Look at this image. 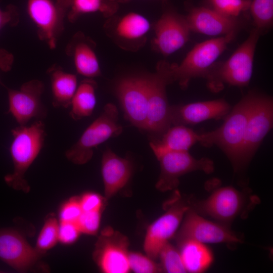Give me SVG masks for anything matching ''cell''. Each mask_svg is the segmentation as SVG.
Returning <instances> with one entry per match:
<instances>
[{
    "label": "cell",
    "mask_w": 273,
    "mask_h": 273,
    "mask_svg": "<svg viewBox=\"0 0 273 273\" xmlns=\"http://www.w3.org/2000/svg\"><path fill=\"white\" fill-rule=\"evenodd\" d=\"M13 140L10 151L14 165L12 173L5 177L6 183L16 190L27 191L29 186L24 174L39 154L47 135L42 120L31 125H19L11 130Z\"/></svg>",
    "instance_id": "1"
},
{
    "label": "cell",
    "mask_w": 273,
    "mask_h": 273,
    "mask_svg": "<svg viewBox=\"0 0 273 273\" xmlns=\"http://www.w3.org/2000/svg\"><path fill=\"white\" fill-rule=\"evenodd\" d=\"M255 92H250L230 111L219 128L200 133V143L205 147L217 146L231 162L234 170H239V156L249 114Z\"/></svg>",
    "instance_id": "2"
},
{
    "label": "cell",
    "mask_w": 273,
    "mask_h": 273,
    "mask_svg": "<svg viewBox=\"0 0 273 273\" xmlns=\"http://www.w3.org/2000/svg\"><path fill=\"white\" fill-rule=\"evenodd\" d=\"M188 200L190 208L197 213L228 225L238 217L246 216L259 202L257 198L249 195L247 191H240L232 186L217 188L202 200Z\"/></svg>",
    "instance_id": "3"
},
{
    "label": "cell",
    "mask_w": 273,
    "mask_h": 273,
    "mask_svg": "<svg viewBox=\"0 0 273 273\" xmlns=\"http://www.w3.org/2000/svg\"><path fill=\"white\" fill-rule=\"evenodd\" d=\"M260 31L252 30L247 38L229 59L218 67H213L206 77L208 86L213 92H219L224 83L230 85L247 86L251 79L255 50Z\"/></svg>",
    "instance_id": "4"
},
{
    "label": "cell",
    "mask_w": 273,
    "mask_h": 273,
    "mask_svg": "<svg viewBox=\"0 0 273 273\" xmlns=\"http://www.w3.org/2000/svg\"><path fill=\"white\" fill-rule=\"evenodd\" d=\"M235 31L196 45L179 65H170L173 81L186 88L190 80L206 77L214 66V63L234 38Z\"/></svg>",
    "instance_id": "5"
},
{
    "label": "cell",
    "mask_w": 273,
    "mask_h": 273,
    "mask_svg": "<svg viewBox=\"0 0 273 273\" xmlns=\"http://www.w3.org/2000/svg\"><path fill=\"white\" fill-rule=\"evenodd\" d=\"M118 111L112 103L107 104L99 116L84 130L79 140L65 152L66 158L76 164L87 163L92 158L94 149L111 138L121 133Z\"/></svg>",
    "instance_id": "6"
},
{
    "label": "cell",
    "mask_w": 273,
    "mask_h": 273,
    "mask_svg": "<svg viewBox=\"0 0 273 273\" xmlns=\"http://www.w3.org/2000/svg\"><path fill=\"white\" fill-rule=\"evenodd\" d=\"M172 82L170 65L165 62L158 64L156 72L148 77L147 130L158 136L171 125L166 88Z\"/></svg>",
    "instance_id": "7"
},
{
    "label": "cell",
    "mask_w": 273,
    "mask_h": 273,
    "mask_svg": "<svg viewBox=\"0 0 273 273\" xmlns=\"http://www.w3.org/2000/svg\"><path fill=\"white\" fill-rule=\"evenodd\" d=\"M165 203V212L148 227L144 242V249L151 259L159 257L162 247L176 233L185 213L190 208L188 199L178 192Z\"/></svg>",
    "instance_id": "8"
},
{
    "label": "cell",
    "mask_w": 273,
    "mask_h": 273,
    "mask_svg": "<svg viewBox=\"0 0 273 273\" xmlns=\"http://www.w3.org/2000/svg\"><path fill=\"white\" fill-rule=\"evenodd\" d=\"M272 124V98L255 93L240 151L239 170L250 161Z\"/></svg>",
    "instance_id": "9"
},
{
    "label": "cell",
    "mask_w": 273,
    "mask_h": 273,
    "mask_svg": "<svg viewBox=\"0 0 273 273\" xmlns=\"http://www.w3.org/2000/svg\"><path fill=\"white\" fill-rule=\"evenodd\" d=\"M184 217L181 228L175 234L177 244L188 240L204 244H234L242 242L229 225L207 220L191 208L187 210Z\"/></svg>",
    "instance_id": "10"
},
{
    "label": "cell",
    "mask_w": 273,
    "mask_h": 273,
    "mask_svg": "<svg viewBox=\"0 0 273 273\" xmlns=\"http://www.w3.org/2000/svg\"><path fill=\"white\" fill-rule=\"evenodd\" d=\"M157 159L160 162V174L156 187L162 192L176 188L179 178L186 173L200 170L210 174L214 170L212 160L206 157L196 159L188 151L167 152Z\"/></svg>",
    "instance_id": "11"
},
{
    "label": "cell",
    "mask_w": 273,
    "mask_h": 273,
    "mask_svg": "<svg viewBox=\"0 0 273 273\" xmlns=\"http://www.w3.org/2000/svg\"><path fill=\"white\" fill-rule=\"evenodd\" d=\"M44 91L43 82L32 79L23 83L18 89L7 88L9 110L19 125H26L32 118L42 120L47 109L41 97Z\"/></svg>",
    "instance_id": "12"
},
{
    "label": "cell",
    "mask_w": 273,
    "mask_h": 273,
    "mask_svg": "<svg viewBox=\"0 0 273 273\" xmlns=\"http://www.w3.org/2000/svg\"><path fill=\"white\" fill-rule=\"evenodd\" d=\"M27 11L39 38L55 49L64 30L65 10L57 0H27Z\"/></svg>",
    "instance_id": "13"
},
{
    "label": "cell",
    "mask_w": 273,
    "mask_h": 273,
    "mask_svg": "<svg viewBox=\"0 0 273 273\" xmlns=\"http://www.w3.org/2000/svg\"><path fill=\"white\" fill-rule=\"evenodd\" d=\"M116 92L126 119L138 128L147 130L148 77L123 78Z\"/></svg>",
    "instance_id": "14"
},
{
    "label": "cell",
    "mask_w": 273,
    "mask_h": 273,
    "mask_svg": "<svg viewBox=\"0 0 273 273\" xmlns=\"http://www.w3.org/2000/svg\"><path fill=\"white\" fill-rule=\"evenodd\" d=\"M128 239L110 228L103 230L97 243L95 259L101 270L106 273L129 271Z\"/></svg>",
    "instance_id": "15"
},
{
    "label": "cell",
    "mask_w": 273,
    "mask_h": 273,
    "mask_svg": "<svg viewBox=\"0 0 273 273\" xmlns=\"http://www.w3.org/2000/svg\"><path fill=\"white\" fill-rule=\"evenodd\" d=\"M155 31V46L160 53L167 56L178 51L187 43L191 30L186 18L168 12L158 20Z\"/></svg>",
    "instance_id": "16"
},
{
    "label": "cell",
    "mask_w": 273,
    "mask_h": 273,
    "mask_svg": "<svg viewBox=\"0 0 273 273\" xmlns=\"http://www.w3.org/2000/svg\"><path fill=\"white\" fill-rule=\"evenodd\" d=\"M40 253L17 231L0 229V259L15 269L28 270L37 261Z\"/></svg>",
    "instance_id": "17"
},
{
    "label": "cell",
    "mask_w": 273,
    "mask_h": 273,
    "mask_svg": "<svg viewBox=\"0 0 273 273\" xmlns=\"http://www.w3.org/2000/svg\"><path fill=\"white\" fill-rule=\"evenodd\" d=\"M231 110V106L223 99L170 106V120L174 125H194L211 119H220Z\"/></svg>",
    "instance_id": "18"
},
{
    "label": "cell",
    "mask_w": 273,
    "mask_h": 273,
    "mask_svg": "<svg viewBox=\"0 0 273 273\" xmlns=\"http://www.w3.org/2000/svg\"><path fill=\"white\" fill-rule=\"evenodd\" d=\"M186 19L191 31L210 36L236 31L239 25L236 17L225 16L204 7L193 9Z\"/></svg>",
    "instance_id": "19"
},
{
    "label": "cell",
    "mask_w": 273,
    "mask_h": 273,
    "mask_svg": "<svg viewBox=\"0 0 273 273\" xmlns=\"http://www.w3.org/2000/svg\"><path fill=\"white\" fill-rule=\"evenodd\" d=\"M132 171L130 161L116 155L110 148L103 153L102 174L106 198L114 196L129 180Z\"/></svg>",
    "instance_id": "20"
},
{
    "label": "cell",
    "mask_w": 273,
    "mask_h": 273,
    "mask_svg": "<svg viewBox=\"0 0 273 273\" xmlns=\"http://www.w3.org/2000/svg\"><path fill=\"white\" fill-rule=\"evenodd\" d=\"M66 52L72 57L78 74L88 78L101 75L99 61L91 41L83 35L76 34L67 45Z\"/></svg>",
    "instance_id": "21"
},
{
    "label": "cell",
    "mask_w": 273,
    "mask_h": 273,
    "mask_svg": "<svg viewBox=\"0 0 273 273\" xmlns=\"http://www.w3.org/2000/svg\"><path fill=\"white\" fill-rule=\"evenodd\" d=\"M200 133L183 125L170 127L160 139L150 142V146L157 159L169 151H188L200 140Z\"/></svg>",
    "instance_id": "22"
},
{
    "label": "cell",
    "mask_w": 273,
    "mask_h": 273,
    "mask_svg": "<svg viewBox=\"0 0 273 273\" xmlns=\"http://www.w3.org/2000/svg\"><path fill=\"white\" fill-rule=\"evenodd\" d=\"M50 78L52 94V105L54 107L68 108L77 87L76 76L64 71L57 64L47 71Z\"/></svg>",
    "instance_id": "23"
},
{
    "label": "cell",
    "mask_w": 273,
    "mask_h": 273,
    "mask_svg": "<svg viewBox=\"0 0 273 273\" xmlns=\"http://www.w3.org/2000/svg\"><path fill=\"white\" fill-rule=\"evenodd\" d=\"M177 245L187 272H202L213 262L212 252L204 243L188 240L179 242Z\"/></svg>",
    "instance_id": "24"
},
{
    "label": "cell",
    "mask_w": 273,
    "mask_h": 273,
    "mask_svg": "<svg viewBox=\"0 0 273 273\" xmlns=\"http://www.w3.org/2000/svg\"><path fill=\"white\" fill-rule=\"evenodd\" d=\"M65 10L66 17L74 22L81 15L100 12L109 16L117 9L115 0H57Z\"/></svg>",
    "instance_id": "25"
},
{
    "label": "cell",
    "mask_w": 273,
    "mask_h": 273,
    "mask_svg": "<svg viewBox=\"0 0 273 273\" xmlns=\"http://www.w3.org/2000/svg\"><path fill=\"white\" fill-rule=\"evenodd\" d=\"M96 82L92 78L81 81L72 99L69 113L74 120H79L90 116L96 104Z\"/></svg>",
    "instance_id": "26"
},
{
    "label": "cell",
    "mask_w": 273,
    "mask_h": 273,
    "mask_svg": "<svg viewBox=\"0 0 273 273\" xmlns=\"http://www.w3.org/2000/svg\"><path fill=\"white\" fill-rule=\"evenodd\" d=\"M150 29L148 20L138 13L131 12L117 22L115 33L122 41L134 42L144 38Z\"/></svg>",
    "instance_id": "27"
},
{
    "label": "cell",
    "mask_w": 273,
    "mask_h": 273,
    "mask_svg": "<svg viewBox=\"0 0 273 273\" xmlns=\"http://www.w3.org/2000/svg\"><path fill=\"white\" fill-rule=\"evenodd\" d=\"M256 29L270 27L273 21V0H253L249 7Z\"/></svg>",
    "instance_id": "28"
},
{
    "label": "cell",
    "mask_w": 273,
    "mask_h": 273,
    "mask_svg": "<svg viewBox=\"0 0 273 273\" xmlns=\"http://www.w3.org/2000/svg\"><path fill=\"white\" fill-rule=\"evenodd\" d=\"M163 270L169 273L187 272L179 251L169 242L161 249L159 254Z\"/></svg>",
    "instance_id": "29"
},
{
    "label": "cell",
    "mask_w": 273,
    "mask_h": 273,
    "mask_svg": "<svg viewBox=\"0 0 273 273\" xmlns=\"http://www.w3.org/2000/svg\"><path fill=\"white\" fill-rule=\"evenodd\" d=\"M59 240V223L54 217L48 218L38 237L36 249L42 253L55 246Z\"/></svg>",
    "instance_id": "30"
},
{
    "label": "cell",
    "mask_w": 273,
    "mask_h": 273,
    "mask_svg": "<svg viewBox=\"0 0 273 273\" xmlns=\"http://www.w3.org/2000/svg\"><path fill=\"white\" fill-rule=\"evenodd\" d=\"M213 10L228 17H236L249 9L251 0H210Z\"/></svg>",
    "instance_id": "31"
},
{
    "label": "cell",
    "mask_w": 273,
    "mask_h": 273,
    "mask_svg": "<svg viewBox=\"0 0 273 273\" xmlns=\"http://www.w3.org/2000/svg\"><path fill=\"white\" fill-rule=\"evenodd\" d=\"M128 262L130 269L137 273H154L160 270L149 257L138 252H128Z\"/></svg>",
    "instance_id": "32"
},
{
    "label": "cell",
    "mask_w": 273,
    "mask_h": 273,
    "mask_svg": "<svg viewBox=\"0 0 273 273\" xmlns=\"http://www.w3.org/2000/svg\"><path fill=\"white\" fill-rule=\"evenodd\" d=\"M100 221V211H82L76 223L81 233L94 235L98 231Z\"/></svg>",
    "instance_id": "33"
},
{
    "label": "cell",
    "mask_w": 273,
    "mask_h": 273,
    "mask_svg": "<svg viewBox=\"0 0 273 273\" xmlns=\"http://www.w3.org/2000/svg\"><path fill=\"white\" fill-rule=\"evenodd\" d=\"M82 212L79 200L72 199L65 203L61 209L60 221L76 223Z\"/></svg>",
    "instance_id": "34"
},
{
    "label": "cell",
    "mask_w": 273,
    "mask_h": 273,
    "mask_svg": "<svg viewBox=\"0 0 273 273\" xmlns=\"http://www.w3.org/2000/svg\"><path fill=\"white\" fill-rule=\"evenodd\" d=\"M80 233L76 223L60 221L59 224V240L62 243H74Z\"/></svg>",
    "instance_id": "35"
},
{
    "label": "cell",
    "mask_w": 273,
    "mask_h": 273,
    "mask_svg": "<svg viewBox=\"0 0 273 273\" xmlns=\"http://www.w3.org/2000/svg\"><path fill=\"white\" fill-rule=\"evenodd\" d=\"M19 22V14L15 6L9 5L4 10L0 8V31L7 26H16Z\"/></svg>",
    "instance_id": "36"
},
{
    "label": "cell",
    "mask_w": 273,
    "mask_h": 273,
    "mask_svg": "<svg viewBox=\"0 0 273 273\" xmlns=\"http://www.w3.org/2000/svg\"><path fill=\"white\" fill-rule=\"evenodd\" d=\"M82 211H101L103 205L101 197L94 193H88L79 199Z\"/></svg>",
    "instance_id": "37"
},
{
    "label": "cell",
    "mask_w": 273,
    "mask_h": 273,
    "mask_svg": "<svg viewBox=\"0 0 273 273\" xmlns=\"http://www.w3.org/2000/svg\"><path fill=\"white\" fill-rule=\"evenodd\" d=\"M14 60L13 54L5 49H0V71H10L12 67Z\"/></svg>",
    "instance_id": "38"
}]
</instances>
